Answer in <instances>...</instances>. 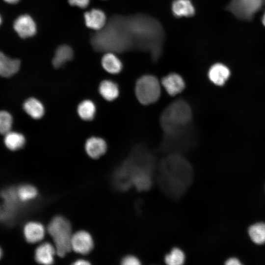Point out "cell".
Instances as JSON below:
<instances>
[{"instance_id": "cell-1", "label": "cell", "mask_w": 265, "mask_h": 265, "mask_svg": "<svg viewBox=\"0 0 265 265\" xmlns=\"http://www.w3.org/2000/svg\"><path fill=\"white\" fill-rule=\"evenodd\" d=\"M155 166L156 160L152 152L144 145H138L115 172V185L120 190H126L131 186L139 191L148 190L152 185Z\"/></svg>"}, {"instance_id": "cell-2", "label": "cell", "mask_w": 265, "mask_h": 265, "mask_svg": "<svg viewBox=\"0 0 265 265\" xmlns=\"http://www.w3.org/2000/svg\"><path fill=\"white\" fill-rule=\"evenodd\" d=\"M127 25L136 46L148 51L152 59L157 60L161 54L164 34L159 23L154 18L139 14L130 18Z\"/></svg>"}, {"instance_id": "cell-3", "label": "cell", "mask_w": 265, "mask_h": 265, "mask_svg": "<svg viewBox=\"0 0 265 265\" xmlns=\"http://www.w3.org/2000/svg\"><path fill=\"white\" fill-rule=\"evenodd\" d=\"M162 181L167 190L172 193H182L190 182L192 168L190 164L182 154H167L159 163ZM170 190V191H171Z\"/></svg>"}, {"instance_id": "cell-4", "label": "cell", "mask_w": 265, "mask_h": 265, "mask_svg": "<svg viewBox=\"0 0 265 265\" xmlns=\"http://www.w3.org/2000/svg\"><path fill=\"white\" fill-rule=\"evenodd\" d=\"M192 111L189 104L183 99L170 104L163 111L160 124L163 133L179 131L192 125Z\"/></svg>"}, {"instance_id": "cell-5", "label": "cell", "mask_w": 265, "mask_h": 265, "mask_svg": "<svg viewBox=\"0 0 265 265\" xmlns=\"http://www.w3.org/2000/svg\"><path fill=\"white\" fill-rule=\"evenodd\" d=\"M196 143V132L192 124L175 132L163 133L160 150L166 153L182 154L193 148Z\"/></svg>"}, {"instance_id": "cell-6", "label": "cell", "mask_w": 265, "mask_h": 265, "mask_svg": "<svg viewBox=\"0 0 265 265\" xmlns=\"http://www.w3.org/2000/svg\"><path fill=\"white\" fill-rule=\"evenodd\" d=\"M47 231L54 242L56 254L60 257H64L71 250L73 234L70 223L64 217L56 215L49 222Z\"/></svg>"}, {"instance_id": "cell-7", "label": "cell", "mask_w": 265, "mask_h": 265, "mask_svg": "<svg viewBox=\"0 0 265 265\" xmlns=\"http://www.w3.org/2000/svg\"><path fill=\"white\" fill-rule=\"evenodd\" d=\"M160 83L157 78L152 75H145L136 81L135 93L138 101L142 105H148L157 101L160 95Z\"/></svg>"}, {"instance_id": "cell-8", "label": "cell", "mask_w": 265, "mask_h": 265, "mask_svg": "<svg viewBox=\"0 0 265 265\" xmlns=\"http://www.w3.org/2000/svg\"><path fill=\"white\" fill-rule=\"evenodd\" d=\"M265 3V0H231L227 9L237 18L249 21Z\"/></svg>"}, {"instance_id": "cell-9", "label": "cell", "mask_w": 265, "mask_h": 265, "mask_svg": "<svg viewBox=\"0 0 265 265\" xmlns=\"http://www.w3.org/2000/svg\"><path fill=\"white\" fill-rule=\"evenodd\" d=\"M94 247L91 235L84 230L79 231L72 235L71 248L75 252L85 255L89 253Z\"/></svg>"}, {"instance_id": "cell-10", "label": "cell", "mask_w": 265, "mask_h": 265, "mask_svg": "<svg viewBox=\"0 0 265 265\" xmlns=\"http://www.w3.org/2000/svg\"><path fill=\"white\" fill-rule=\"evenodd\" d=\"M13 27L19 36L22 38L33 36L36 33V24L33 19L28 15L19 16L15 21Z\"/></svg>"}, {"instance_id": "cell-11", "label": "cell", "mask_w": 265, "mask_h": 265, "mask_svg": "<svg viewBox=\"0 0 265 265\" xmlns=\"http://www.w3.org/2000/svg\"><path fill=\"white\" fill-rule=\"evenodd\" d=\"M107 145L103 138L98 136H91L85 141L84 149L87 155L91 159H98L107 151Z\"/></svg>"}, {"instance_id": "cell-12", "label": "cell", "mask_w": 265, "mask_h": 265, "mask_svg": "<svg viewBox=\"0 0 265 265\" xmlns=\"http://www.w3.org/2000/svg\"><path fill=\"white\" fill-rule=\"evenodd\" d=\"M23 235L29 243H35L42 240L45 235L44 225L37 221H29L23 227Z\"/></svg>"}, {"instance_id": "cell-13", "label": "cell", "mask_w": 265, "mask_h": 265, "mask_svg": "<svg viewBox=\"0 0 265 265\" xmlns=\"http://www.w3.org/2000/svg\"><path fill=\"white\" fill-rule=\"evenodd\" d=\"M161 84L166 91L171 96L181 93L185 87V82L183 78L175 73H170L164 77Z\"/></svg>"}, {"instance_id": "cell-14", "label": "cell", "mask_w": 265, "mask_h": 265, "mask_svg": "<svg viewBox=\"0 0 265 265\" xmlns=\"http://www.w3.org/2000/svg\"><path fill=\"white\" fill-rule=\"evenodd\" d=\"M56 253L54 245L45 242L37 247L34 251V259L39 264L51 265L53 263L54 255Z\"/></svg>"}, {"instance_id": "cell-15", "label": "cell", "mask_w": 265, "mask_h": 265, "mask_svg": "<svg viewBox=\"0 0 265 265\" xmlns=\"http://www.w3.org/2000/svg\"><path fill=\"white\" fill-rule=\"evenodd\" d=\"M230 75L229 68L222 63L212 65L208 71V77L214 84L222 86L228 79Z\"/></svg>"}, {"instance_id": "cell-16", "label": "cell", "mask_w": 265, "mask_h": 265, "mask_svg": "<svg viewBox=\"0 0 265 265\" xmlns=\"http://www.w3.org/2000/svg\"><path fill=\"white\" fill-rule=\"evenodd\" d=\"M86 26L94 30L102 29L106 23V16L105 13L99 9H92L84 15Z\"/></svg>"}, {"instance_id": "cell-17", "label": "cell", "mask_w": 265, "mask_h": 265, "mask_svg": "<svg viewBox=\"0 0 265 265\" xmlns=\"http://www.w3.org/2000/svg\"><path fill=\"white\" fill-rule=\"evenodd\" d=\"M98 91L103 99L107 101L115 100L120 93L118 85L110 80H102L99 85Z\"/></svg>"}, {"instance_id": "cell-18", "label": "cell", "mask_w": 265, "mask_h": 265, "mask_svg": "<svg viewBox=\"0 0 265 265\" xmlns=\"http://www.w3.org/2000/svg\"><path fill=\"white\" fill-rule=\"evenodd\" d=\"M19 60L12 59L0 52V76L9 77L16 74L20 67Z\"/></svg>"}, {"instance_id": "cell-19", "label": "cell", "mask_w": 265, "mask_h": 265, "mask_svg": "<svg viewBox=\"0 0 265 265\" xmlns=\"http://www.w3.org/2000/svg\"><path fill=\"white\" fill-rule=\"evenodd\" d=\"M173 14L176 17H188L195 14V8L190 0H174L171 5Z\"/></svg>"}, {"instance_id": "cell-20", "label": "cell", "mask_w": 265, "mask_h": 265, "mask_svg": "<svg viewBox=\"0 0 265 265\" xmlns=\"http://www.w3.org/2000/svg\"><path fill=\"white\" fill-rule=\"evenodd\" d=\"M25 111L34 119H41L45 112L44 106L42 103L35 98L26 99L23 104Z\"/></svg>"}, {"instance_id": "cell-21", "label": "cell", "mask_w": 265, "mask_h": 265, "mask_svg": "<svg viewBox=\"0 0 265 265\" xmlns=\"http://www.w3.org/2000/svg\"><path fill=\"white\" fill-rule=\"evenodd\" d=\"M101 65L103 69L111 74L119 73L123 69L121 60L114 53H107L101 59Z\"/></svg>"}, {"instance_id": "cell-22", "label": "cell", "mask_w": 265, "mask_h": 265, "mask_svg": "<svg viewBox=\"0 0 265 265\" xmlns=\"http://www.w3.org/2000/svg\"><path fill=\"white\" fill-rule=\"evenodd\" d=\"M77 111L80 118L86 121L92 120L95 117L97 107L95 103L89 99L82 101L77 106Z\"/></svg>"}, {"instance_id": "cell-23", "label": "cell", "mask_w": 265, "mask_h": 265, "mask_svg": "<svg viewBox=\"0 0 265 265\" xmlns=\"http://www.w3.org/2000/svg\"><path fill=\"white\" fill-rule=\"evenodd\" d=\"M73 57L72 48L68 45H61L55 51L52 61L53 65L54 68H59L71 60Z\"/></svg>"}, {"instance_id": "cell-24", "label": "cell", "mask_w": 265, "mask_h": 265, "mask_svg": "<svg viewBox=\"0 0 265 265\" xmlns=\"http://www.w3.org/2000/svg\"><path fill=\"white\" fill-rule=\"evenodd\" d=\"M18 198L20 203H27L34 200L38 196L36 187L30 184H23L16 187Z\"/></svg>"}, {"instance_id": "cell-25", "label": "cell", "mask_w": 265, "mask_h": 265, "mask_svg": "<svg viewBox=\"0 0 265 265\" xmlns=\"http://www.w3.org/2000/svg\"><path fill=\"white\" fill-rule=\"evenodd\" d=\"M4 142L8 149L11 151H16L24 147L26 143V139L22 134L10 131L5 134Z\"/></svg>"}, {"instance_id": "cell-26", "label": "cell", "mask_w": 265, "mask_h": 265, "mask_svg": "<svg viewBox=\"0 0 265 265\" xmlns=\"http://www.w3.org/2000/svg\"><path fill=\"white\" fill-rule=\"evenodd\" d=\"M248 234L251 240L255 243L262 244L265 243V223L260 222L251 226Z\"/></svg>"}, {"instance_id": "cell-27", "label": "cell", "mask_w": 265, "mask_h": 265, "mask_svg": "<svg viewBox=\"0 0 265 265\" xmlns=\"http://www.w3.org/2000/svg\"><path fill=\"white\" fill-rule=\"evenodd\" d=\"M185 260L184 252L178 248H173L164 258L165 262L169 265H181L184 263Z\"/></svg>"}, {"instance_id": "cell-28", "label": "cell", "mask_w": 265, "mask_h": 265, "mask_svg": "<svg viewBox=\"0 0 265 265\" xmlns=\"http://www.w3.org/2000/svg\"><path fill=\"white\" fill-rule=\"evenodd\" d=\"M13 119L11 114L6 111H0V133L5 134L10 131Z\"/></svg>"}, {"instance_id": "cell-29", "label": "cell", "mask_w": 265, "mask_h": 265, "mask_svg": "<svg viewBox=\"0 0 265 265\" xmlns=\"http://www.w3.org/2000/svg\"><path fill=\"white\" fill-rule=\"evenodd\" d=\"M121 264L123 265H140V262L136 257L128 255L122 259Z\"/></svg>"}, {"instance_id": "cell-30", "label": "cell", "mask_w": 265, "mask_h": 265, "mask_svg": "<svg viewBox=\"0 0 265 265\" xmlns=\"http://www.w3.org/2000/svg\"><path fill=\"white\" fill-rule=\"evenodd\" d=\"M68 2L72 6L84 8L88 5L90 0H68Z\"/></svg>"}, {"instance_id": "cell-31", "label": "cell", "mask_w": 265, "mask_h": 265, "mask_svg": "<svg viewBox=\"0 0 265 265\" xmlns=\"http://www.w3.org/2000/svg\"><path fill=\"white\" fill-rule=\"evenodd\" d=\"M225 264L227 265H241V263L238 259L231 258L226 261Z\"/></svg>"}, {"instance_id": "cell-32", "label": "cell", "mask_w": 265, "mask_h": 265, "mask_svg": "<svg viewBox=\"0 0 265 265\" xmlns=\"http://www.w3.org/2000/svg\"><path fill=\"white\" fill-rule=\"evenodd\" d=\"M73 264L75 265H90V263L85 259H79L75 261Z\"/></svg>"}, {"instance_id": "cell-33", "label": "cell", "mask_w": 265, "mask_h": 265, "mask_svg": "<svg viewBox=\"0 0 265 265\" xmlns=\"http://www.w3.org/2000/svg\"><path fill=\"white\" fill-rule=\"evenodd\" d=\"M5 2L11 3V4H14L18 2L19 0H4Z\"/></svg>"}, {"instance_id": "cell-34", "label": "cell", "mask_w": 265, "mask_h": 265, "mask_svg": "<svg viewBox=\"0 0 265 265\" xmlns=\"http://www.w3.org/2000/svg\"><path fill=\"white\" fill-rule=\"evenodd\" d=\"M262 23L264 26H265V12L264 13V15L262 17Z\"/></svg>"}, {"instance_id": "cell-35", "label": "cell", "mask_w": 265, "mask_h": 265, "mask_svg": "<svg viewBox=\"0 0 265 265\" xmlns=\"http://www.w3.org/2000/svg\"><path fill=\"white\" fill-rule=\"evenodd\" d=\"M2 251L1 248L0 247V259L2 257Z\"/></svg>"}, {"instance_id": "cell-36", "label": "cell", "mask_w": 265, "mask_h": 265, "mask_svg": "<svg viewBox=\"0 0 265 265\" xmlns=\"http://www.w3.org/2000/svg\"><path fill=\"white\" fill-rule=\"evenodd\" d=\"M1 17L0 16V25L1 24Z\"/></svg>"}]
</instances>
